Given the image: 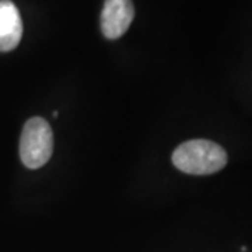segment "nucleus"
<instances>
[{"label": "nucleus", "mask_w": 252, "mask_h": 252, "mask_svg": "<svg viewBox=\"0 0 252 252\" xmlns=\"http://www.w3.org/2000/svg\"><path fill=\"white\" fill-rule=\"evenodd\" d=\"M228 161L225 150L220 144L193 139L180 144L172 153L174 165L190 175H210L223 170Z\"/></svg>", "instance_id": "nucleus-1"}, {"label": "nucleus", "mask_w": 252, "mask_h": 252, "mask_svg": "<svg viewBox=\"0 0 252 252\" xmlns=\"http://www.w3.org/2000/svg\"><path fill=\"white\" fill-rule=\"evenodd\" d=\"M54 152V133L45 119L35 117L27 121L20 139V158L30 170L49 161Z\"/></svg>", "instance_id": "nucleus-2"}, {"label": "nucleus", "mask_w": 252, "mask_h": 252, "mask_svg": "<svg viewBox=\"0 0 252 252\" xmlns=\"http://www.w3.org/2000/svg\"><path fill=\"white\" fill-rule=\"evenodd\" d=\"M135 18L132 0H105L101 13V31L108 39H118L125 34Z\"/></svg>", "instance_id": "nucleus-3"}, {"label": "nucleus", "mask_w": 252, "mask_h": 252, "mask_svg": "<svg viewBox=\"0 0 252 252\" xmlns=\"http://www.w3.org/2000/svg\"><path fill=\"white\" fill-rule=\"evenodd\" d=\"M23 36V21L10 0H0V52L13 51Z\"/></svg>", "instance_id": "nucleus-4"}]
</instances>
